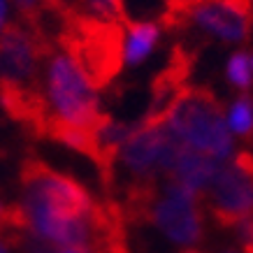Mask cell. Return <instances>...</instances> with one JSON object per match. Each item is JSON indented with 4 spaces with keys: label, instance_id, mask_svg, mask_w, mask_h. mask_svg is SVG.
Segmentation results:
<instances>
[{
    "label": "cell",
    "instance_id": "cell-1",
    "mask_svg": "<svg viewBox=\"0 0 253 253\" xmlns=\"http://www.w3.org/2000/svg\"><path fill=\"white\" fill-rule=\"evenodd\" d=\"M21 211L28 230L56 251L128 253L126 216L114 200H95L75 176L40 158L21 163Z\"/></svg>",
    "mask_w": 253,
    "mask_h": 253
},
{
    "label": "cell",
    "instance_id": "cell-2",
    "mask_svg": "<svg viewBox=\"0 0 253 253\" xmlns=\"http://www.w3.org/2000/svg\"><path fill=\"white\" fill-rule=\"evenodd\" d=\"M54 40L84 72L93 88H107L123 70L126 33L121 23L102 21L82 12H65Z\"/></svg>",
    "mask_w": 253,
    "mask_h": 253
},
{
    "label": "cell",
    "instance_id": "cell-3",
    "mask_svg": "<svg viewBox=\"0 0 253 253\" xmlns=\"http://www.w3.org/2000/svg\"><path fill=\"white\" fill-rule=\"evenodd\" d=\"M168 126L186 146L225 163L232 156V135L225 123L223 102L207 86H188L172 102Z\"/></svg>",
    "mask_w": 253,
    "mask_h": 253
},
{
    "label": "cell",
    "instance_id": "cell-4",
    "mask_svg": "<svg viewBox=\"0 0 253 253\" xmlns=\"http://www.w3.org/2000/svg\"><path fill=\"white\" fill-rule=\"evenodd\" d=\"M211 218L223 228L253 216V154L239 151L225 161L205 193Z\"/></svg>",
    "mask_w": 253,
    "mask_h": 253
},
{
    "label": "cell",
    "instance_id": "cell-5",
    "mask_svg": "<svg viewBox=\"0 0 253 253\" xmlns=\"http://www.w3.org/2000/svg\"><path fill=\"white\" fill-rule=\"evenodd\" d=\"M195 58H198L195 49H191L184 42L174 44L168 58V65L151 82V105L142 119L146 121H165L168 119L172 102L181 95V91L188 88V77L195 68Z\"/></svg>",
    "mask_w": 253,
    "mask_h": 253
},
{
    "label": "cell",
    "instance_id": "cell-6",
    "mask_svg": "<svg viewBox=\"0 0 253 253\" xmlns=\"http://www.w3.org/2000/svg\"><path fill=\"white\" fill-rule=\"evenodd\" d=\"M188 23H195L205 33L225 42H246L253 31V14L239 12L225 0H198L193 7L186 9L181 28Z\"/></svg>",
    "mask_w": 253,
    "mask_h": 253
},
{
    "label": "cell",
    "instance_id": "cell-7",
    "mask_svg": "<svg viewBox=\"0 0 253 253\" xmlns=\"http://www.w3.org/2000/svg\"><path fill=\"white\" fill-rule=\"evenodd\" d=\"M223 163L216 161V158H209V156L200 154L191 146H181V151L176 156V163L172 172H169L168 179L176 181V184L186 188V191H191L193 195H205L207 188L211 186L214 181V176L218 174V169H221Z\"/></svg>",
    "mask_w": 253,
    "mask_h": 253
},
{
    "label": "cell",
    "instance_id": "cell-8",
    "mask_svg": "<svg viewBox=\"0 0 253 253\" xmlns=\"http://www.w3.org/2000/svg\"><path fill=\"white\" fill-rule=\"evenodd\" d=\"M128 44H126V61L130 65H139L146 56L151 54L158 38H161V26L154 21H128Z\"/></svg>",
    "mask_w": 253,
    "mask_h": 253
},
{
    "label": "cell",
    "instance_id": "cell-9",
    "mask_svg": "<svg viewBox=\"0 0 253 253\" xmlns=\"http://www.w3.org/2000/svg\"><path fill=\"white\" fill-rule=\"evenodd\" d=\"M228 128L242 135L244 139L253 142V95L251 93H242L230 107V119H228Z\"/></svg>",
    "mask_w": 253,
    "mask_h": 253
},
{
    "label": "cell",
    "instance_id": "cell-10",
    "mask_svg": "<svg viewBox=\"0 0 253 253\" xmlns=\"http://www.w3.org/2000/svg\"><path fill=\"white\" fill-rule=\"evenodd\" d=\"M228 79L232 86L242 88L244 93H249V88L253 86V77H251V65H249V56L244 51L230 56L228 61Z\"/></svg>",
    "mask_w": 253,
    "mask_h": 253
},
{
    "label": "cell",
    "instance_id": "cell-11",
    "mask_svg": "<svg viewBox=\"0 0 253 253\" xmlns=\"http://www.w3.org/2000/svg\"><path fill=\"white\" fill-rule=\"evenodd\" d=\"M198 0H165V12L161 16V28L165 31H181V19H184L186 9L193 7Z\"/></svg>",
    "mask_w": 253,
    "mask_h": 253
},
{
    "label": "cell",
    "instance_id": "cell-12",
    "mask_svg": "<svg viewBox=\"0 0 253 253\" xmlns=\"http://www.w3.org/2000/svg\"><path fill=\"white\" fill-rule=\"evenodd\" d=\"M121 2L126 14H128V21H130V5H132V12H139L137 16H149L151 7L156 9L158 16H163V12H165V2H161V0H121Z\"/></svg>",
    "mask_w": 253,
    "mask_h": 253
},
{
    "label": "cell",
    "instance_id": "cell-13",
    "mask_svg": "<svg viewBox=\"0 0 253 253\" xmlns=\"http://www.w3.org/2000/svg\"><path fill=\"white\" fill-rule=\"evenodd\" d=\"M7 26V0H0V33Z\"/></svg>",
    "mask_w": 253,
    "mask_h": 253
},
{
    "label": "cell",
    "instance_id": "cell-14",
    "mask_svg": "<svg viewBox=\"0 0 253 253\" xmlns=\"http://www.w3.org/2000/svg\"><path fill=\"white\" fill-rule=\"evenodd\" d=\"M0 253H12V246H9V244H5L2 239H0Z\"/></svg>",
    "mask_w": 253,
    "mask_h": 253
},
{
    "label": "cell",
    "instance_id": "cell-15",
    "mask_svg": "<svg viewBox=\"0 0 253 253\" xmlns=\"http://www.w3.org/2000/svg\"><path fill=\"white\" fill-rule=\"evenodd\" d=\"M184 253H200V251H184Z\"/></svg>",
    "mask_w": 253,
    "mask_h": 253
},
{
    "label": "cell",
    "instance_id": "cell-16",
    "mask_svg": "<svg viewBox=\"0 0 253 253\" xmlns=\"http://www.w3.org/2000/svg\"><path fill=\"white\" fill-rule=\"evenodd\" d=\"M33 253H44V251H33Z\"/></svg>",
    "mask_w": 253,
    "mask_h": 253
},
{
    "label": "cell",
    "instance_id": "cell-17",
    "mask_svg": "<svg viewBox=\"0 0 253 253\" xmlns=\"http://www.w3.org/2000/svg\"><path fill=\"white\" fill-rule=\"evenodd\" d=\"M0 158H2V151H0Z\"/></svg>",
    "mask_w": 253,
    "mask_h": 253
}]
</instances>
